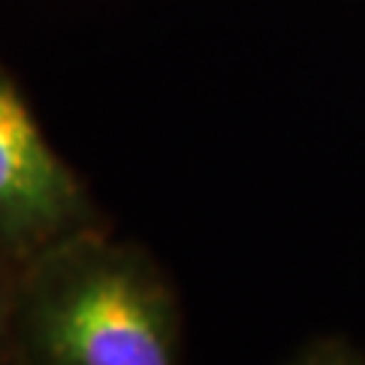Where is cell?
<instances>
[{
  "label": "cell",
  "instance_id": "3",
  "mask_svg": "<svg viewBox=\"0 0 365 365\" xmlns=\"http://www.w3.org/2000/svg\"><path fill=\"white\" fill-rule=\"evenodd\" d=\"M287 365H365V352L339 336H322L309 341Z\"/></svg>",
  "mask_w": 365,
  "mask_h": 365
},
{
  "label": "cell",
  "instance_id": "4",
  "mask_svg": "<svg viewBox=\"0 0 365 365\" xmlns=\"http://www.w3.org/2000/svg\"><path fill=\"white\" fill-rule=\"evenodd\" d=\"M22 265L14 260L11 252L0 244V365H6V349H9V327H11L14 303L19 289Z\"/></svg>",
  "mask_w": 365,
  "mask_h": 365
},
{
  "label": "cell",
  "instance_id": "1",
  "mask_svg": "<svg viewBox=\"0 0 365 365\" xmlns=\"http://www.w3.org/2000/svg\"><path fill=\"white\" fill-rule=\"evenodd\" d=\"M6 365H184L179 292L146 247L78 233L22 265Z\"/></svg>",
  "mask_w": 365,
  "mask_h": 365
},
{
  "label": "cell",
  "instance_id": "2",
  "mask_svg": "<svg viewBox=\"0 0 365 365\" xmlns=\"http://www.w3.org/2000/svg\"><path fill=\"white\" fill-rule=\"evenodd\" d=\"M98 227H111L103 209L49 144L16 76L0 63V244L25 265Z\"/></svg>",
  "mask_w": 365,
  "mask_h": 365
}]
</instances>
